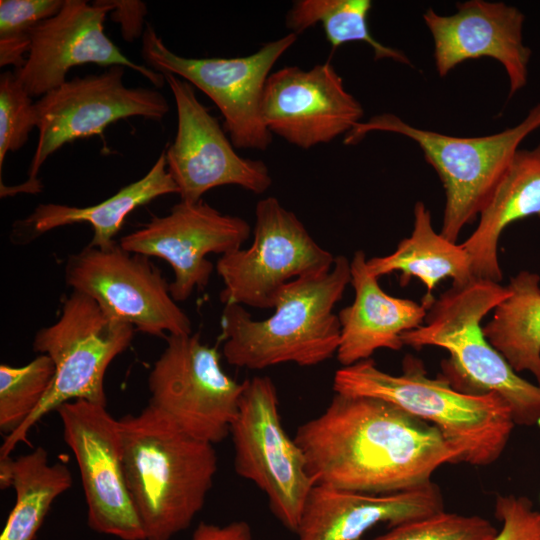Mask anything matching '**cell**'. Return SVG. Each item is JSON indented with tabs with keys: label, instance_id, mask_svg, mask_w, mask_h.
I'll return each instance as SVG.
<instances>
[{
	"label": "cell",
	"instance_id": "d6986e66",
	"mask_svg": "<svg viewBox=\"0 0 540 540\" xmlns=\"http://www.w3.org/2000/svg\"><path fill=\"white\" fill-rule=\"evenodd\" d=\"M443 16L427 9L423 20L434 42V61L440 77L459 64L489 57L505 69L509 98L528 82L531 49L523 40L524 14L504 2L469 0Z\"/></svg>",
	"mask_w": 540,
	"mask_h": 540
},
{
	"label": "cell",
	"instance_id": "5b68a950",
	"mask_svg": "<svg viewBox=\"0 0 540 540\" xmlns=\"http://www.w3.org/2000/svg\"><path fill=\"white\" fill-rule=\"evenodd\" d=\"M510 296L507 286L473 279L452 285L427 309L421 326L402 334L415 349L436 346L449 352L441 374L455 389L471 394L495 393L509 406L515 425L540 423V386L518 375L488 341L484 317Z\"/></svg>",
	"mask_w": 540,
	"mask_h": 540
},
{
	"label": "cell",
	"instance_id": "9c48e42d",
	"mask_svg": "<svg viewBox=\"0 0 540 540\" xmlns=\"http://www.w3.org/2000/svg\"><path fill=\"white\" fill-rule=\"evenodd\" d=\"M124 73L125 67L112 66L100 74L76 77L35 102L39 137L28 179L16 186L1 182V197L40 192L41 166L66 143L101 134L120 119L143 117L160 121L165 117L169 111L166 98L155 89L126 87Z\"/></svg>",
	"mask_w": 540,
	"mask_h": 540
},
{
	"label": "cell",
	"instance_id": "ffe728a7",
	"mask_svg": "<svg viewBox=\"0 0 540 540\" xmlns=\"http://www.w3.org/2000/svg\"><path fill=\"white\" fill-rule=\"evenodd\" d=\"M443 510V497L434 482L390 494L315 485L296 534L298 540H360L379 523H387L392 528Z\"/></svg>",
	"mask_w": 540,
	"mask_h": 540
},
{
	"label": "cell",
	"instance_id": "4fadbf2b",
	"mask_svg": "<svg viewBox=\"0 0 540 540\" xmlns=\"http://www.w3.org/2000/svg\"><path fill=\"white\" fill-rule=\"evenodd\" d=\"M66 284L93 298L112 317L153 336L192 333L188 315L170 293V284L149 257L114 243L87 246L65 265Z\"/></svg>",
	"mask_w": 540,
	"mask_h": 540
},
{
	"label": "cell",
	"instance_id": "603a6c76",
	"mask_svg": "<svg viewBox=\"0 0 540 540\" xmlns=\"http://www.w3.org/2000/svg\"><path fill=\"white\" fill-rule=\"evenodd\" d=\"M540 217V143L519 149L479 214V223L462 243L476 279L499 283L498 241L505 228L530 216Z\"/></svg>",
	"mask_w": 540,
	"mask_h": 540
},
{
	"label": "cell",
	"instance_id": "5bb4252c",
	"mask_svg": "<svg viewBox=\"0 0 540 540\" xmlns=\"http://www.w3.org/2000/svg\"><path fill=\"white\" fill-rule=\"evenodd\" d=\"M56 412L79 467L90 529L121 540H145L126 484L118 420L106 406L86 400L64 403Z\"/></svg>",
	"mask_w": 540,
	"mask_h": 540
},
{
	"label": "cell",
	"instance_id": "d6a6232c",
	"mask_svg": "<svg viewBox=\"0 0 540 540\" xmlns=\"http://www.w3.org/2000/svg\"><path fill=\"white\" fill-rule=\"evenodd\" d=\"M192 540H255L251 527L244 520L225 525L200 522L192 534Z\"/></svg>",
	"mask_w": 540,
	"mask_h": 540
},
{
	"label": "cell",
	"instance_id": "4dcf8cb0",
	"mask_svg": "<svg viewBox=\"0 0 540 540\" xmlns=\"http://www.w3.org/2000/svg\"><path fill=\"white\" fill-rule=\"evenodd\" d=\"M37 111L32 97L16 77L6 71L0 76V171L8 152L23 147L37 127Z\"/></svg>",
	"mask_w": 540,
	"mask_h": 540
},
{
	"label": "cell",
	"instance_id": "ac0fdd59",
	"mask_svg": "<svg viewBox=\"0 0 540 540\" xmlns=\"http://www.w3.org/2000/svg\"><path fill=\"white\" fill-rule=\"evenodd\" d=\"M261 113L265 126L287 142L310 149L349 133L363 117L330 62L305 70L285 66L265 83Z\"/></svg>",
	"mask_w": 540,
	"mask_h": 540
},
{
	"label": "cell",
	"instance_id": "8992f818",
	"mask_svg": "<svg viewBox=\"0 0 540 540\" xmlns=\"http://www.w3.org/2000/svg\"><path fill=\"white\" fill-rule=\"evenodd\" d=\"M540 128V103L518 124L480 137H456L420 129L392 113L358 123L344 143H358L373 131L391 132L412 139L434 168L445 191L441 234L456 242L461 230L474 222L489 200L524 139Z\"/></svg>",
	"mask_w": 540,
	"mask_h": 540
},
{
	"label": "cell",
	"instance_id": "836d02e7",
	"mask_svg": "<svg viewBox=\"0 0 540 540\" xmlns=\"http://www.w3.org/2000/svg\"><path fill=\"white\" fill-rule=\"evenodd\" d=\"M111 11L114 21L122 25L123 38L131 41L141 34L146 6L140 1H113Z\"/></svg>",
	"mask_w": 540,
	"mask_h": 540
},
{
	"label": "cell",
	"instance_id": "8fae6325",
	"mask_svg": "<svg viewBox=\"0 0 540 540\" xmlns=\"http://www.w3.org/2000/svg\"><path fill=\"white\" fill-rule=\"evenodd\" d=\"M253 237L250 247L226 253L217 261L224 285L220 300L225 305L272 309L287 283L325 273L335 260L275 197L258 201Z\"/></svg>",
	"mask_w": 540,
	"mask_h": 540
},
{
	"label": "cell",
	"instance_id": "2e32d148",
	"mask_svg": "<svg viewBox=\"0 0 540 540\" xmlns=\"http://www.w3.org/2000/svg\"><path fill=\"white\" fill-rule=\"evenodd\" d=\"M250 231L246 220L223 214L203 199L180 201L169 214L153 217L119 244L129 252L165 260L174 272L170 293L181 302L207 286L214 268L207 256L240 249Z\"/></svg>",
	"mask_w": 540,
	"mask_h": 540
},
{
	"label": "cell",
	"instance_id": "f1b7e54d",
	"mask_svg": "<svg viewBox=\"0 0 540 540\" xmlns=\"http://www.w3.org/2000/svg\"><path fill=\"white\" fill-rule=\"evenodd\" d=\"M65 0L0 1V66L20 69L26 62L33 30L57 14Z\"/></svg>",
	"mask_w": 540,
	"mask_h": 540
},
{
	"label": "cell",
	"instance_id": "ba28073f",
	"mask_svg": "<svg viewBox=\"0 0 540 540\" xmlns=\"http://www.w3.org/2000/svg\"><path fill=\"white\" fill-rule=\"evenodd\" d=\"M235 472L267 497L273 515L296 533L316 485L305 455L285 431L276 386L268 376L243 382L238 413L231 424Z\"/></svg>",
	"mask_w": 540,
	"mask_h": 540
},
{
	"label": "cell",
	"instance_id": "d4e9b609",
	"mask_svg": "<svg viewBox=\"0 0 540 540\" xmlns=\"http://www.w3.org/2000/svg\"><path fill=\"white\" fill-rule=\"evenodd\" d=\"M72 485V474L62 462L49 463L39 446L15 459L0 458L1 489L15 490V504L0 540H33L53 502Z\"/></svg>",
	"mask_w": 540,
	"mask_h": 540
},
{
	"label": "cell",
	"instance_id": "7a4b0ae2",
	"mask_svg": "<svg viewBox=\"0 0 540 540\" xmlns=\"http://www.w3.org/2000/svg\"><path fill=\"white\" fill-rule=\"evenodd\" d=\"M126 484L145 540H170L202 510L217 472L214 445L148 405L118 420Z\"/></svg>",
	"mask_w": 540,
	"mask_h": 540
},
{
	"label": "cell",
	"instance_id": "52a82bcc",
	"mask_svg": "<svg viewBox=\"0 0 540 540\" xmlns=\"http://www.w3.org/2000/svg\"><path fill=\"white\" fill-rule=\"evenodd\" d=\"M136 329L108 314L90 296L73 291L60 318L37 331L33 350L51 358L55 375L47 394L25 423L5 437L0 458L20 443L43 417L62 404L86 400L107 406L104 376L110 363L131 344Z\"/></svg>",
	"mask_w": 540,
	"mask_h": 540
},
{
	"label": "cell",
	"instance_id": "f546056e",
	"mask_svg": "<svg viewBox=\"0 0 540 540\" xmlns=\"http://www.w3.org/2000/svg\"><path fill=\"white\" fill-rule=\"evenodd\" d=\"M498 532L486 518L443 510L402 523L368 540H494Z\"/></svg>",
	"mask_w": 540,
	"mask_h": 540
},
{
	"label": "cell",
	"instance_id": "277c9868",
	"mask_svg": "<svg viewBox=\"0 0 540 540\" xmlns=\"http://www.w3.org/2000/svg\"><path fill=\"white\" fill-rule=\"evenodd\" d=\"M402 369L400 375L389 374L371 358L342 366L335 372L333 390L385 400L432 424L463 463L487 466L499 459L515 427L499 395L466 393L442 375L430 378L422 361L412 355L405 356Z\"/></svg>",
	"mask_w": 540,
	"mask_h": 540
},
{
	"label": "cell",
	"instance_id": "30bf717a",
	"mask_svg": "<svg viewBox=\"0 0 540 540\" xmlns=\"http://www.w3.org/2000/svg\"><path fill=\"white\" fill-rule=\"evenodd\" d=\"M296 39L291 32L242 57L188 58L171 51L147 23L141 53L152 70L176 75L206 94L221 112L236 148L265 150L273 135L261 113L264 86L272 67Z\"/></svg>",
	"mask_w": 540,
	"mask_h": 540
},
{
	"label": "cell",
	"instance_id": "6da1fadb",
	"mask_svg": "<svg viewBox=\"0 0 540 540\" xmlns=\"http://www.w3.org/2000/svg\"><path fill=\"white\" fill-rule=\"evenodd\" d=\"M294 439L316 485L367 493L409 491L432 482L460 453L432 424L385 400L335 393Z\"/></svg>",
	"mask_w": 540,
	"mask_h": 540
},
{
	"label": "cell",
	"instance_id": "cb8c5ba5",
	"mask_svg": "<svg viewBox=\"0 0 540 540\" xmlns=\"http://www.w3.org/2000/svg\"><path fill=\"white\" fill-rule=\"evenodd\" d=\"M366 263L369 272L378 279L400 272L401 286H406L413 277L419 279L427 289L422 300L426 309L435 300L432 292L442 280L451 278L452 285H465L475 279L463 245L435 231L431 213L420 201L414 205L411 235L402 239L393 253L368 259Z\"/></svg>",
	"mask_w": 540,
	"mask_h": 540
},
{
	"label": "cell",
	"instance_id": "44dd1931",
	"mask_svg": "<svg viewBox=\"0 0 540 540\" xmlns=\"http://www.w3.org/2000/svg\"><path fill=\"white\" fill-rule=\"evenodd\" d=\"M366 262L361 250L350 261V284L355 297L338 313L340 340L336 357L342 366L370 359L382 348L401 350L402 334L421 326L427 314L422 304L387 294Z\"/></svg>",
	"mask_w": 540,
	"mask_h": 540
},
{
	"label": "cell",
	"instance_id": "1f68e13d",
	"mask_svg": "<svg viewBox=\"0 0 540 540\" xmlns=\"http://www.w3.org/2000/svg\"><path fill=\"white\" fill-rule=\"evenodd\" d=\"M494 515L502 524L494 540H540V511L529 498L498 495Z\"/></svg>",
	"mask_w": 540,
	"mask_h": 540
},
{
	"label": "cell",
	"instance_id": "4316f807",
	"mask_svg": "<svg viewBox=\"0 0 540 540\" xmlns=\"http://www.w3.org/2000/svg\"><path fill=\"white\" fill-rule=\"evenodd\" d=\"M371 8L370 0H298L286 15V25L297 35L320 24L333 50L350 42H363L372 49L375 60L411 65L402 51L374 38L368 25Z\"/></svg>",
	"mask_w": 540,
	"mask_h": 540
},
{
	"label": "cell",
	"instance_id": "7c38bea8",
	"mask_svg": "<svg viewBox=\"0 0 540 540\" xmlns=\"http://www.w3.org/2000/svg\"><path fill=\"white\" fill-rule=\"evenodd\" d=\"M149 376V404L190 436L211 444L230 434L243 391L223 370L220 354L198 333L166 336Z\"/></svg>",
	"mask_w": 540,
	"mask_h": 540
},
{
	"label": "cell",
	"instance_id": "7402d4cb",
	"mask_svg": "<svg viewBox=\"0 0 540 540\" xmlns=\"http://www.w3.org/2000/svg\"><path fill=\"white\" fill-rule=\"evenodd\" d=\"M171 193L178 194V188L168 172L163 151L141 179L122 187L113 196L87 207L39 204L28 217L13 224L10 237L15 244H26L58 227L86 222L93 228L89 246L107 248L116 243L114 237L132 211Z\"/></svg>",
	"mask_w": 540,
	"mask_h": 540
},
{
	"label": "cell",
	"instance_id": "83f0119b",
	"mask_svg": "<svg viewBox=\"0 0 540 540\" xmlns=\"http://www.w3.org/2000/svg\"><path fill=\"white\" fill-rule=\"evenodd\" d=\"M54 375L55 365L45 354L20 367L0 365V431L5 437L16 432L39 406Z\"/></svg>",
	"mask_w": 540,
	"mask_h": 540
},
{
	"label": "cell",
	"instance_id": "e0dca14e",
	"mask_svg": "<svg viewBox=\"0 0 540 540\" xmlns=\"http://www.w3.org/2000/svg\"><path fill=\"white\" fill-rule=\"evenodd\" d=\"M113 9V1L65 0L57 14L33 30L26 62L14 71L31 97L61 86L71 68L87 63L127 67L157 88L166 83L162 73L130 60L105 34L104 21Z\"/></svg>",
	"mask_w": 540,
	"mask_h": 540
},
{
	"label": "cell",
	"instance_id": "484cf974",
	"mask_svg": "<svg viewBox=\"0 0 540 540\" xmlns=\"http://www.w3.org/2000/svg\"><path fill=\"white\" fill-rule=\"evenodd\" d=\"M507 288L510 296L493 310L483 332L515 372H530L540 386V276L523 270Z\"/></svg>",
	"mask_w": 540,
	"mask_h": 540
},
{
	"label": "cell",
	"instance_id": "9a60e30c",
	"mask_svg": "<svg viewBox=\"0 0 540 540\" xmlns=\"http://www.w3.org/2000/svg\"><path fill=\"white\" fill-rule=\"evenodd\" d=\"M162 74L176 104L177 132L165 154L181 201L198 202L207 191L223 185H237L256 194L266 192L272 184L266 164L235 151L217 118L198 100L192 84Z\"/></svg>",
	"mask_w": 540,
	"mask_h": 540
},
{
	"label": "cell",
	"instance_id": "3957f363",
	"mask_svg": "<svg viewBox=\"0 0 540 540\" xmlns=\"http://www.w3.org/2000/svg\"><path fill=\"white\" fill-rule=\"evenodd\" d=\"M350 282V261L338 255L329 271L287 283L267 319L254 320L243 306L225 305L221 328L226 361L261 370L283 363L315 366L332 358L340 340L333 309Z\"/></svg>",
	"mask_w": 540,
	"mask_h": 540
}]
</instances>
